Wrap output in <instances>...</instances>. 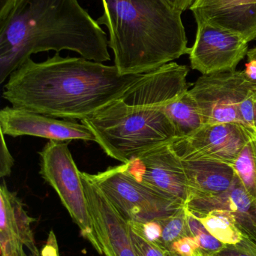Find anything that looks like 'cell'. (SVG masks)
I'll return each mask as SVG.
<instances>
[{
	"label": "cell",
	"mask_w": 256,
	"mask_h": 256,
	"mask_svg": "<svg viewBox=\"0 0 256 256\" xmlns=\"http://www.w3.org/2000/svg\"><path fill=\"white\" fill-rule=\"evenodd\" d=\"M141 75L122 76L114 66L56 54L42 62L27 58L2 97L13 108L82 122L120 99Z\"/></svg>",
	"instance_id": "obj_1"
},
{
	"label": "cell",
	"mask_w": 256,
	"mask_h": 256,
	"mask_svg": "<svg viewBox=\"0 0 256 256\" xmlns=\"http://www.w3.org/2000/svg\"><path fill=\"white\" fill-rule=\"evenodd\" d=\"M232 167L256 206V132L243 146Z\"/></svg>",
	"instance_id": "obj_19"
},
{
	"label": "cell",
	"mask_w": 256,
	"mask_h": 256,
	"mask_svg": "<svg viewBox=\"0 0 256 256\" xmlns=\"http://www.w3.org/2000/svg\"><path fill=\"white\" fill-rule=\"evenodd\" d=\"M16 2L17 0H0V20L7 16Z\"/></svg>",
	"instance_id": "obj_30"
},
{
	"label": "cell",
	"mask_w": 256,
	"mask_h": 256,
	"mask_svg": "<svg viewBox=\"0 0 256 256\" xmlns=\"http://www.w3.org/2000/svg\"><path fill=\"white\" fill-rule=\"evenodd\" d=\"M196 22H204L256 40V0H196L191 7Z\"/></svg>",
	"instance_id": "obj_14"
},
{
	"label": "cell",
	"mask_w": 256,
	"mask_h": 256,
	"mask_svg": "<svg viewBox=\"0 0 256 256\" xmlns=\"http://www.w3.org/2000/svg\"><path fill=\"white\" fill-rule=\"evenodd\" d=\"M253 88L244 70H234L202 75L189 92L199 108L205 126L236 124L243 126L240 106Z\"/></svg>",
	"instance_id": "obj_7"
},
{
	"label": "cell",
	"mask_w": 256,
	"mask_h": 256,
	"mask_svg": "<svg viewBox=\"0 0 256 256\" xmlns=\"http://www.w3.org/2000/svg\"><path fill=\"white\" fill-rule=\"evenodd\" d=\"M69 142L49 141L40 156L41 177L54 190L81 236L103 256L92 224L81 172L69 150Z\"/></svg>",
	"instance_id": "obj_6"
},
{
	"label": "cell",
	"mask_w": 256,
	"mask_h": 256,
	"mask_svg": "<svg viewBox=\"0 0 256 256\" xmlns=\"http://www.w3.org/2000/svg\"><path fill=\"white\" fill-rule=\"evenodd\" d=\"M122 218L129 224H146L172 216L185 207L134 178L123 165L89 174Z\"/></svg>",
	"instance_id": "obj_5"
},
{
	"label": "cell",
	"mask_w": 256,
	"mask_h": 256,
	"mask_svg": "<svg viewBox=\"0 0 256 256\" xmlns=\"http://www.w3.org/2000/svg\"><path fill=\"white\" fill-rule=\"evenodd\" d=\"M36 220L24 210L22 201L15 192L9 190L5 182L0 186V256H27L39 252L31 225Z\"/></svg>",
	"instance_id": "obj_13"
},
{
	"label": "cell",
	"mask_w": 256,
	"mask_h": 256,
	"mask_svg": "<svg viewBox=\"0 0 256 256\" xmlns=\"http://www.w3.org/2000/svg\"><path fill=\"white\" fill-rule=\"evenodd\" d=\"M158 222L162 228V237L157 246L163 250L171 251L172 245L177 240L192 236L186 206L172 216L159 220Z\"/></svg>",
	"instance_id": "obj_20"
},
{
	"label": "cell",
	"mask_w": 256,
	"mask_h": 256,
	"mask_svg": "<svg viewBox=\"0 0 256 256\" xmlns=\"http://www.w3.org/2000/svg\"><path fill=\"white\" fill-rule=\"evenodd\" d=\"M210 256H256V240L243 236L240 243L225 246L222 250Z\"/></svg>",
	"instance_id": "obj_24"
},
{
	"label": "cell",
	"mask_w": 256,
	"mask_h": 256,
	"mask_svg": "<svg viewBox=\"0 0 256 256\" xmlns=\"http://www.w3.org/2000/svg\"><path fill=\"white\" fill-rule=\"evenodd\" d=\"M189 70L176 62L141 74L118 100L83 120L108 156L126 164L178 138L164 108L188 91Z\"/></svg>",
	"instance_id": "obj_2"
},
{
	"label": "cell",
	"mask_w": 256,
	"mask_h": 256,
	"mask_svg": "<svg viewBox=\"0 0 256 256\" xmlns=\"http://www.w3.org/2000/svg\"><path fill=\"white\" fill-rule=\"evenodd\" d=\"M164 111L175 128L178 138L191 135L205 126L199 108L189 90L167 104Z\"/></svg>",
	"instance_id": "obj_17"
},
{
	"label": "cell",
	"mask_w": 256,
	"mask_h": 256,
	"mask_svg": "<svg viewBox=\"0 0 256 256\" xmlns=\"http://www.w3.org/2000/svg\"><path fill=\"white\" fill-rule=\"evenodd\" d=\"M97 19L122 76L156 70L189 54L181 12L163 0H101Z\"/></svg>",
	"instance_id": "obj_4"
},
{
	"label": "cell",
	"mask_w": 256,
	"mask_h": 256,
	"mask_svg": "<svg viewBox=\"0 0 256 256\" xmlns=\"http://www.w3.org/2000/svg\"><path fill=\"white\" fill-rule=\"evenodd\" d=\"M195 216L213 237L226 246L237 244L243 240V234L237 226V216L232 212L216 210Z\"/></svg>",
	"instance_id": "obj_18"
},
{
	"label": "cell",
	"mask_w": 256,
	"mask_h": 256,
	"mask_svg": "<svg viewBox=\"0 0 256 256\" xmlns=\"http://www.w3.org/2000/svg\"><path fill=\"white\" fill-rule=\"evenodd\" d=\"M165 256H181L177 252H173V251H165Z\"/></svg>",
	"instance_id": "obj_33"
},
{
	"label": "cell",
	"mask_w": 256,
	"mask_h": 256,
	"mask_svg": "<svg viewBox=\"0 0 256 256\" xmlns=\"http://www.w3.org/2000/svg\"><path fill=\"white\" fill-rule=\"evenodd\" d=\"M255 132L240 124H206L191 135L174 138L171 144L181 160L213 161L232 166Z\"/></svg>",
	"instance_id": "obj_8"
},
{
	"label": "cell",
	"mask_w": 256,
	"mask_h": 256,
	"mask_svg": "<svg viewBox=\"0 0 256 256\" xmlns=\"http://www.w3.org/2000/svg\"><path fill=\"white\" fill-rule=\"evenodd\" d=\"M27 256H41V254H39V252H35V254H30V255Z\"/></svg>",
	"instance_id": "obj_34"
},
{
	"label": "cell",
	"mask_w": 256,
	"mask_h": 256,
	"mask_svg": "<svg viewBox=\"0 0 256 256\" xmlns=\"http://www.w3.org/2000/svg\"><path fill=\"white\" fill-rule=\"evenodd\" d=\"M89 213L98 242L105 256H136L130 226L89 174L81 173Z\"/></svg>",
	"instance_id": "obj_11"
},
{
	"label": "cell",
	"mask_w": 256,
	"mask_h": 256,
	"mask_svg": "<svg viewBox=\"0 0 256 256\" xmlns=\"http://www.w3.org/2000/svg\"><path fill=\"white\" fill-rule=\"evenodd\" d=\"M244 73L248 80L254 86V88H256V60L249 61V63L246 64Z\"/></svg>",
	"instance_id": "obj_31"
},
{
	"label": "cell",
	"mask_w": 256,
	"mask_h": 256,
	"mask_svg": "<svg viewBox=\"0 0 256 256\" xmlns=\"http://www.w3.org/2000/svg\"><path fill=\"white\" fill-rule=\"evenodd\" d=\"M181 256H204L196 239L194 237H186L172 245L171 250Z\"/></svg>",
	"instance_id": "obj_26"
},
{
	"label": "cell",
	"mask_w": 256,
	"mask_h": 256,
	"mask_svg": "<svg viewBox=\"0 0 256 256\" xmlns=\"http://www.w3.org/2000/svg\"><path fill=\"white\" fill-rule=\"evenodd\" d=\"M0 132L12 137H40L50 141L81 140L96 142L92 131L82 122L57 120L52 117L16 108L0 111Z\"/></svg>",
	"instance_id": "obj_12"
},
{
	"label": "cell",
	"mask_w": 256,
	"mask_h": 256,
	"mask_svg": "<svg viewBox=\"0 0 256 256\" xmlns=\"http://www.w3.org/2000/svg\"><path fill=\"white\" fill-rule=\"evenodd\" d=\"M163 1H165L174 10L183 13L188 9H190L196 0H163Z\"/></svg>",
	"instance_id": "obj_29"
},
{
	"label": "cell",
	"mask_w": 256,
	"mask_h": 256,
	"mask_svg": "<svg viewBox=\"0 0 256 256\" xmlns=\"http://www.w3.org/2000/svg\"><path fill=\"white\" fill-rule=\"evenodd\" d=\"M130 234L136 256H165V250L137 236L131 228Z\"/></svg>",
	"instance_id": "obj_25"
},
{
	"label": "cell",
	"mask_w": 256,
	"mask_h": 256,
	"mask_svg": "<svg viewBox=\"0 0 256 256\" xmlns=\"http://www.w3.org/2000/svg\"><path fill=\"white\" fill-rule=\"evenodd\" d=\"M186 207L196 216L216 210L232 212L237 216V226L243 236L256 238V206L237 176L228 192L216 196L191 200Z\"/></svg>",
	"instance_id": "obj_15"
},
{
	"label": "cell",
	"mask_w": 256,
	"mask_h": 256,
	"mask_svg": "<svg viewBox=\"0 0 256 256\" xmlns=\"http://www.w3.org/2000/svg\"><path fill=\"white\" fill-rule=\"evenodd\" d=\"M196 38L189 52L191 67L203 75L234 72L249 52L240 34L204 22H197Z\"/></svg>",
	"instance_id": "obj_10"
},
{
	"label": "cell",
	"mask_w": 256,
	"mask_h": 256,
	"mask_svg": "<svg viewBox=\"0 0 256 256\" xmlns=\"http://www.w3.org/2000/svg\"><path fill=\"white\" fill-rule=\"evenodd\" d=\"M240 114L243 127L256 132V88H253L243 100Z\"/></svg>",
	"instance_id": "obj_23"
},
{
	"label": "cell",
	"mask_w": 256,
	"mask_h": 256,
	"mask_svg": "<svg viewBox=\"0 0 256 256\" xmlns=\"http://www.w3.org/2000/svg\"><path fill=\"white\" fill-rule=\"evenodd\" d=\"M247 56L248 58H249V61L256 60V48L249 50V52H248Z\"/></svg>",
	"instance_id": "obj_32"
},
{
	"label": "cell",
	"mask_w": 256,
	"mask_h": 256,
	"mask_svg": "<svg viewBox=\"0 0 256 256\" xmlns=\"http://www.w3.org/2000/svg\"><path fill=\"white\" fill-rule=\"evenodd\" d=\"M171 142L153 148L123 166L138 182L186 206L189 198L187 179L183 161L171 147Z\"/></svg>",
	"instance_id": "obj_9"
},
{
	"label": "cell",
	"mask_w": 256,
	"mask_h": 256,
	"mask_svg": "<svg viewBox=\"0 0 256 256\" xmlns=\"http://www.w3.org/2000/svg\"><path fill=\"white\" fill-rule=\"evenodd\" d=\"M41 256H60L56 236L52 231L50 232L48 242H47L43 250L42 251Z\"/></svg>",
	"instance_id": "obj_28"
},
{
	"label": "cell",
	"mask_w": 256,
	"mask_h": 256,
	"mask_svg": "<svg viewBox=\"0 0 256 256\" xmlns=\"http://www.w3.org/2000/svg\"><path fill=\"white\" fill-rule=\"evenodd\" d=\"M108 38L78 0H17L0 20V82L33 54L69 50L110 61Z\"/></svg>",
	"instance_id": "obj_3"
},
{
	"label": "cell",
	"mask_w": 256,
	"mask_h": 256,
	"mask_svg": "<svg viewBox=\"0 0 256 256\" xmlns=\"http://www.w3.org/2000/svg\"><path fill=\"white\" fill-rule=\"evenodd\" d=\"M1 134V146H0V177H9L14 166V159L6 146L5 135Z\"/></svg>",
	"instance_id": "obj_27"
},
{
	"label": "cell",
	"mask_w": 256,
	"mask_h": 256,
	"mask_svg": "<svg viewBox=\"0 0 256 256\" xmlns=\"http://www.w3.org/2000/svg\"><path fill=\"white\" fill-rule=\"evenodd\" d=\"M129 225L132 232L137 236L150 243L159 244L162 237V228L158 220L146 224H129Z\"/></svg>",
	"instance_id": "obj_22"
},
{
	"label": "cell",
	"mask_w": 256,
	"mask_h": 256,
	"mask_svg": "<svg viewBox=\"0 0 256 256\" xmlns=\"http://www.w3.org/2000/svg\"><path fill=\"white\" fill-rule=\"evenodd\" d=\"M186 212L191 234L196 239L204 256H210L217 254L226 246L213 237L201 224V221L195 218L187 208Z\"/></svg>",
	"instance_id": "obj_21"
},
{
	"label": "cell",
	"mask_w": 256,
	"mask_h": 256,
	"mask_svg": "<svg viewBox=\"0 0 256 256\" xmlns=\"http://www.w3.org/2000/svg\"><path fill=\"white\" fill-rule=\"evenodd\" d=\"M183 164L189 186L188 202L225 194L234 184L235 172L228 164L207 160L183 161Z\"/></svg>",
	"instance_id": "obj_16"
}]
</instances>
